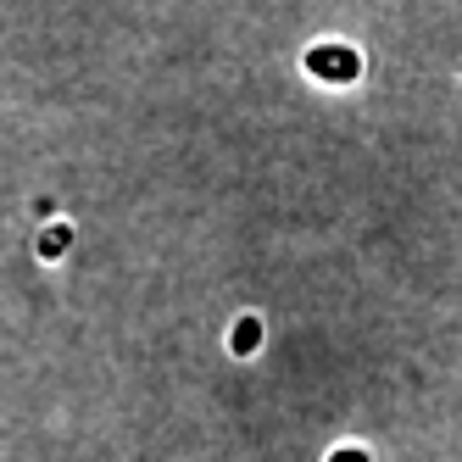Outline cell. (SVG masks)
Returning a JSON list of instances; mask_svg holds the SVG:
<instances>
[{
	"instance_id": "1",
	"label": "cell",
	"mask_w": 462,
	"mask_h": 462,
	"mask_svg": "<svg viewBox=\"0 0 462 462\" xmlns=\"http://www.w3.org/2000/svg\"><path fill=\"white\" fill-rule=\"evenodd\" d=\"M312 73H323V79H351L356 73V56L351 51H312Z\"/></svg>"
},
{
	"instance_id": "2",
	"label": "cell",
	"mask_w": 462,
	"mask_h": 462,
	"mask_svg": "<svg viewBox=\"0 0 462 462\" xmlns=\"http://www.w3.org/2000/svg\"><path fill=\"white\" fill-rule=\"evenodd\" d=\"M235 346H240V351L256 346V323H240V328H235Z\"/></svg>"
}]
</instances>
